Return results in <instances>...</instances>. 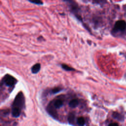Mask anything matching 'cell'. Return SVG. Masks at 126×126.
<instances>
[{
    "instance_id": "3957f363",
    "label": "cell",
    "mask_w": 126,
    "mask_h": 126,
    "mask_svg": "<svg viewBox=\"0 0 126 126\" xmlns=\"http://www.w3.org/2000/svg\"><path fill=\"white\" fill-rule=\"evenodd\" d=\"M126 28V23L124 20L117 21L114 25V28L112 30V32H117L119 31H123Z\"/></svg>"
},
{
    "instance_id": "8fae6325",
    "label": "cell",
    "mask_w": 126,
    "mask_h": 126,
    "mask_svg": "<svg viewBox=\"0 0 126 126\" xmlns=\"http://www.w3.org/2000/svg\"><path fill=\"white\" fill-rule=\"evenodd\" d=\"M62 90H63V89H62L61 88L56 87V88H54V89H52L51 93L53 94H57V93L62 91Z\"/></svg>"
},
{
    "instance_id": "5b68a950",
    "label": "cell",
    "mask_w": 126,
    "mask_h": 126,
    "mask_svg": "<svg viewBox=\"0 0 126 126\" xmlns=\"http://www.w3.org/2000/svg\"><path fill=\"white\" fill-rule=\"evenodd\" d=\"M40 68H41L40 64L39 63H37L32 67L31 68L32 72L33 74L37 73L39 71Z\"/></svg>"
},
{
    "instance_id": "277c9868",
    "label": "cell",
    "mask_w": 126,
    "mask_h": 126,
    "mask_svg": "<svg viewBox=\"0 0 126 126\" xmlns=\"http://www.w3.org/2000/svg\"><path fill=\"white\" fill-rule=\"evenodd\" d=\"M56 108L54 106L53 101H51L47 107V111L48 113L52 117H54L55 118H57L58 116L57 111L56 110Z\"/></svg>"
},
{
    "instance_id": "7c38bea8",
    "label": "cell",
    "mask_w": 126,
    "mask_h": 126,
    "mask_svg": "<svg viewBox=\"0 0 126 126\" xmlns=\"http://www.w3.org/2000/svg\"><path fill=\"white\" fill-rule=\"evenodd\" d=\"M74 118H75V116L74 114L73 113H70L68 117V121L70 123H72L74 120Z\"/></svg>"
},
{
    "instance_id": "6da1fadb",
    "label": "cell",
    "mask_w": 126,
    "mask_h": 126,
    "mask_svg": "<svg viewBox=\"0 0 126 126\" xmlns=\"http://www.w3.org/2000/svg\"><path fill=\"white\" fill-rule=\"evenodd\" d=\"M25 100L24 94L22 92H19L15 96L12 105V115L17 118L21 113L22 110L24 108Z\"/></svg>"
},
{
    "instance_id": "5bb4252c",
    "label": "cell",
    "mask_w": 126,
    "mask_h": 126,
    "mask_svg": "<svg viewBox=\"0 0 126 126\" xmlns=\"http://www.w3.org/2000/svg\"><path fill=\"white\" fill-rule=\"evenodd\" d=\"M108 126H119V125L117 123H111L109 124Z\"/></svg>"
},
{
    "instance_id": "30bf717a",
    "label": "cell",
    "mask_w": 126,
    "mask_h": 126,
    "mask_svg": "<svg viewBox=\"0 0 126 126\" xmlns=\"http://www.w3.org/2000/svg\"><path fill=\"white\" fill-rule=\"evenodd\" d=\"M113 117L116 119H118V120H123L124 119V117L123 116L121 115L120 114L117 113V112H114L113 113V115H112Z\"/></svg>"
},
{
    "instance_id": "ba28073f",
    "label": "cell",
    "mask_w": 126,
    "mask_h": 126,
    "mask_svg": "<svg viewBox=\"0 0 126 126\" xmlns=\"http://www.w3.org/2000/svg\"><path fill=\"white\" fill-rule=\"evenodd\" d=\"M77 123L80 126H83L85 124V119L83 117H80L77 118Z\"/></svg>"
},
{
    "instance_id": "8992f818",
    "label": "cell",
    "mask_w": 126,
    "mask_h": 126,
    "mask_svg": "<svg viewBox=\"0 0 126 126\" xmlns=\"http://www.w3.org/2000/svg\"><path fill=\"white\" fill-rule=\"evenodd\" d=\"M53 101L54 106H55V107L56 109L60 108L61 107H62L63 105V101L62 100H61L60 99H58L55 100Z\"/></svg>"
},
{
    "instance_id": "52a82bcc",
    "label": "cell",
    "mask_w": 126,
    "mask_h": 126,
    "mask_svg": "<svg viewBox=\"0 0 126 126\" xmlns=\"http://www.w3.org/2000/svg\"><path fill=\"white\" fill-rule=\"evenodd\" d=\"M79 104V101L77 99H73L71 100L69 102V106L71 108H75Z\"/></svg>"
},
{
    "instance_id": "4fadbf2b",
    "label": "cell",
    "mask_w": 126,
    "mask_h": 126,
    "mask_svg": "<svg viewBox=\"0 0 126 126\" xmlns=\"http://www.w3.org/2000/svg\"><path fill=\"white\" fill-rule=\"evenodd\" d=\"M31 3H32L35 4H37V5H42L43 4V2L42 1L40 0H28Z\"/></svg>"
},
{
    "instance_id": "9c48e42d",
    "label": "cell",
    "mask_w": 126,
    "mask_h": 126,
    "mask_svg": "<svg viewBox=\"0 0 126 126\" xmlns=\"http://www.w3.org/2000/svg\"><path fill=\"white\" fill-rule=\"evenodd\" d=\"M61 67L64 70L67 71H74L75 69L73 68H72L71 67L69 66L68 65L65 64H61Z\"/></svg>"
},
{
    "instance_id": "7a4b0ae2",
    "label": "cell",
    "mask_w": 126,
    "mask_h": 126,
    "mask_svg": "<svg viewBox=\"0 0 126 126\" xmlns=\"http://www.w3.org/2000/svg\"><path fill=\"white\" fill-rule=\"evenodd\" d=\"M17 80L13 76L9 75L6 74L1 80V84H3L7 87L11 88H14L15 84L17 83Z\"/></svg>"
}]
</instances>
